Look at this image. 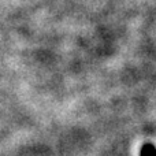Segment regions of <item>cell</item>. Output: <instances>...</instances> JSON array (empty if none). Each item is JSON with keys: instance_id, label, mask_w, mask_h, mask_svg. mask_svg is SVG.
<instances>
[{"instance_id": "obj_1", "label": "cell", "mask_w": 156, "mask_h": 156, "mask_svg": "<svg viewBox=\"0 0 156 156\" xmlns=\"http://www.w3.org/2000/svg\"><path fill=\"white\" fill-rule=\"evenodd\" d=\"M140 156H156V147L151 143H147L141 147Z\"/></svg>"}]
</instances>
